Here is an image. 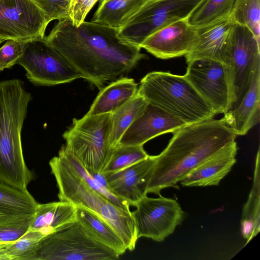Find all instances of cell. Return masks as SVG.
<instances>
[{"label": "cell", "mask_w": 260, "mask_h": 260, "mask_svg": "<svg viewBox=\"0 0 260 260\" xmlns=\"http://www.w3.org/2000/svg\"><path fill=\"white\" fill-rule=\"evenodd\" d=\"M118 29L91 21L75 26L68 16L58 20L46 42L83 78L100 90L122 77L147 56L121 40Z\"/></svg>", "instance_id": "1"}, {"label": "cell", "mask_w": 260, "mask_h": 260, "mask_svg": "<svg viewBox=\"0 0 260 260\" xmlns=\"http://www.w3.org/2000/svg\"><path fill=\"white\" fill-rule=\"evenodd\" d=\"M173 134L166 148L156 155L147 193L159 196L162 189L175 186L237 137L222 118L185 124Z\"/></svg>", "instance_id": "2"}, {"label": "cell", "mask_w": 260, "mask_h": 260, "mask_svg": "<svg viewBox=\"0 0 260 260\" xmlns=\"http://www.w3.org/2000/svg\"><path fill=\"white\" fill-rule=\"evenodd\" d=\"M31 100L22 81H0V181L23 190L27 189L32 179L21 143V131Z\"/></svg>", "instance_id": "3"}, {"label": "cell", "mask_w": 260, "mask_h": 260, "mask_svg": "<svg viewBox=\"0 0 260 260\" xmlns=\"http://www.w3.org/2000/svg\"><path fill=\"white\" fill-rule=\"evenodd\" d=\"M49 165L58 189L60 201L88 210L110 224L122 239L127 250L135 249L138 239L132 211L120 207L89 187L78 175L63 153Z\"/></svg>", "instance_id": "4"}, {"label": "cell", "mask_w": 260, "mask_h": 260, "mask_svg": "<svg viewBox=\"0 0 260 260\" xmlns=\"http://www.w3.org/2000/svg\"><path fill=\"white\" fill-rule=\"evenodd\" d=\"M137 94L186 124L210 120L216 115L184 75L149 73L141 80Z\"/></svg>", "instance_id": "5"}, {"label": "cell", "mask_w": 260, "mask_h": 260, "mask_svg": "<svg viewBox=\"0 0 260 260\" xmlns=\"http://www.w3.org/2000/svg\"><path fill=\"white\" fill-rule=\"evenodd\" d=\"M259 45L248 27L233 23L220 55L230 86L232 107L246 92L260 70Z\"/></svg>", "instance_id": "6"}, {"label": "cell", "mask_w": 260, "mask_h": 260, "mask_svg": "<svg viewBox=\"0 0 260 260\" xmlns=\"http://www.w3.org/2000/svg\"><path fill=\"white\" fill-rule=\"evenodd\" d=\"M110 113L74 118L62 135L66 148L91 174L102 173L111 148Z\"/></svg>", "instance_id": "7"}, {"label": "cell", "mask_w": 260, "mask_h": 260, "mask_svg": "<svg viewBox=\"0 0 260 260\" xmlns=\"http://www.w3.org/2000/svg\"><path fill=\"white\" fill-rule=\"evenodd\" d=\"M119 256L89 236L77 220L44 237L36 260H114Z\"/></svg>", "instance_id": "8"}, {"label": "cell", "mask_w": 260, "mask_h": 260, "mask_svg": "<svg viewBox=\"0 0 260 260\" xmlns=\"http://www.w3.org/2000/svg\"><path fill=\"white\" fill-rule=\"evenodd\" d=\"M204 0H146L118 29L123 41L140 47L157 30L175 21L188 18Z\"/></svg>", "instance_id": "9"}, {"label": "cell", "mask_w": 260, "mask_h": 260, "mask_svg": "<svg viewBox=\"0 0 260 260\" xmlns=\"http://www.w3.org/2000/svg\"><path fill=\"white\" fill-rule=\"evenodd\" d=\"M27 79L37 86H53L81 78L65 58L43 38L26 42L17 63Z\"/></svg>", "instance_id": "10"}, {"label": "cell", "mask_w": 260, "mask_h": 260, "mask_svg": "<svg viewBox=\"0 0 260 260\" xmlns=\"http://www.w3.org/2000/svg\"><path fill=\"white\" fill-rule=\"evenodd\" d=\"M132 212L137 237L150 238L161 242L172 234L183 220L184 212L174 199L159 195L152 198L147 196L139 201Z\"/></svg>", "instance_id": "11"}, {"label": "cell", "mask_w": 260, "mask_h": 260, "mask_svg": "<svg viewBox=\"0 0 260 260\" xmlns=\"http://www.w3.org/2000/svg\"><path fill=\"white\" fill-rule=\"evenodd\" d=\"M187 63L184 75L216 114L225 113L233 106L231 91L224 65L211 59Z\"/></svg>", "instance_id": "12"}, {"label": "cell", "mask_w": 260, "mask_h": 260, "mask_svg": "<svg viewBox=\"0 0 260 260\" xmlns=\"http://www.w3.org/2000/svg\"><path fill=\"white\" fill-rule=\"evenodd\" d=\"M48 24L32 0H0V38L4 41L43 38Z\"/></svg>", "instance_id": "13"}, {"label": "cell", "mask_w": 260, "mask_h": 260, "mask_svg": "<svg viewBox=\"0 0 260 260\" xmlns=\"http://www.w3.org/2000/svg\"><path fill=\"white\" fill-rule=\"evenodd\" d=\"M197 28L188 18L166 25L148 36L140 47L156 58L168 59L186 56L197 42Z\"/></svg>", "instance_id": "14"}, {"label": "cell", "mask_w": 260, "mask_h": 260, "mask_svg": "<svg viewBox=\"0 0 260 260\" xmlns=\"http://www.w3.org/2000/svg\"><path fill=\"white\" fill-rule=\"evenodd\" d=\"M156 158V155H149L119 171L102 173L110 191L129 206L135 207L148 193V185Z\"/></svg>", "instance_id": "15"}, {"label": "cell", "mask_w": 260, "mask_h": 260, "mask_svg": "<svg viewBox=\"0 0 260 260\" xmlns=\"http://www.w3.org/2000/svg\"><path fill=\"white\" fill-rule=\"evenodd\" d=\"M185 124L183 121L148 103L143 114L123 134L118 144L143 145L156 137L173 133Z\"/></svg>", "instance_id": "16"}, {"label": "cell", "mask_w": 260, "mask_h": 260, "mask_svg": "<svg viewBox=\"0 0 260 260\" xmlns=\"http://www.w3.org/2000/svg\"><path fill=\"white\" fill-rule=\"evenodd\" d=\"M238 147L235 141L203 161L180 182L183 186L218 185L236 163Z\"/></svg>", "instance_id": "17"}, {"label": "cell", "mask_w": 260, "mask_h": 260, "mask_svg": "<svg viewBox=\"0 0 260 260\" xmlns=\"http://www.w3.org/2000/svg\"><path fill=\"white\" fill-rule=\"evenodd\" d=\"M260 70L239 102L222 118L236 136L246 135L259 122Z\"/></svg>", "instance_id": "18"}, {"label": "cell", "mask_w": 260, "mask_h": 260, "mask_svg": "<svg viewBox=\"0 0 260 260\" xmlns=\"http://www.w3.org/2000/svg\"><path fill=\"white\" fill-rule=\"evenodd\" d=\"M234 22L230 16L197 28V39L192 50L185 56L186 63L198 59L221 62L223 46Z\"/></svg>", "instance_id": "19"}, {"label": "cell", "mask_w": 260, "mask_h": 260, "mask_svg": "<svg viewBox=\"0 0 260 260\" xmlns=\"http://www.w3.org/2000/svg\"><path fill=\"white\" fill-rule=\"evenodd\" d=\"M76 221L77 207L72 203L60 200L38 203L29 230L45 237Z\"/></svg>", "instance_id": "20"}, {"label": "cell", "mask_w": 260, "mask_h": 260, "mask_svg": "<svg viewBox=\"0 0 260 260\" xmlns=\"http://www.w3.org/2000/svg\"><path fill=\"white\" fill-rule=\"evenodd\" d=\"M135 80L122 77L101 89L88 112L90 115L111 113L137 94Z\"/></svg>", "instance_id": "21"}, {"label": "cell", "mask_w": 260, "mask_h": 260, "mask_svg": "<svg viewBox=\"0 0 260 260\" xmlns=\"http://www.w3.org/2000/svg\"><path fill=\"white\" fill-rule=\"evenodd\" d=\"M77 220L86 233L95 241L113 250L119 255L127 250L116 231L106 221L91 211L77 207Z\"/></svg>", "instance_id": "22"}, {"label": "cell", "mask_w": 260, "mask_h": 260, "mask_svg": "<svg viewBox=\"0 0 260 260\" xmlns=\"http://www.w3.org/2000/svg\"><path fill=\"white\" fill-rule=\"evenodd\" d=\"M146 0H102L91 22L119 29Z\"/></svg>", "instance_id": "23"}, {"label": "cell", "mask_w": 260, "mask_h": 260, "mask_svg": "<svg viewBox=\"0 0 260 260\" xmlns=\"http://www.w3.org/2000/svg\"><path fill=\"white\" fill-rule=\"evenodd\" d=\"M148 104L143 96L137 94L110 113L109 144L111 148L118 144L123 134L143 114Z\"/></svg>", "instance_id": "24"}, {"label": "cell", "mask_w": 260, "mask_h": 260, "mask_svg": "<svg viewBox=\"0 0 260 260\" xmlns=\"http://www.w3.org/2000/svg\"><path fill=\"white\" fill-rule=\"evenodd\" d=\"M259 149H258L253 184L246 203L244 204L241 219V233L246 240L245 245L260 230V170Z\"/></svg>", "instance_id": "25"}, {"label": "cell", "mask_w": 260, "mask_h": 260, "mask_svg": "<svg viewBox=\"0 0 260 260\" xmlns=\"http://www.w3.org/2000/svg\"><path fill=\"white\" fill-rule=\"evenodd\" d=\"M38 203L27 189L0 181V215L32 214Z\"/></svg>", "instance_id": "26"}, {"label": "cell", "mask_w": 260, "mask_h": 260, "mask_svg": "<svg viewBox=\"0 0 260 260\" xmlns=\"http://www.w3.org/2000/svg\"><path fill=\"white\" fill-rule=\"evenodd\" d=\"M235 0H204L188 18L189 23L199 28L230 16Z\"/></svg>", "instance_id": "27"}, {"label": "cell", "mask_w": 260, "mask_h": 260, "mask_svg": "<svg viewBox=\"0 0 260 260\" xmlns=\"http://www.w3.org/2000/svg\"><path fill=\"white\" fill-rule=\"evenodd\" d=\"M149 156L143 145H117L111 148L101 173L114 172L143 160Z\"/></svg>", "instance_id": "28"}, {"label": "cell", "mask_w": 260, "mask_h": 260, "mask_svg": "<svg viewBox=\"0 0 260 260\" xmlns=\"http://www.w3.org/2000/svg\"><path fill=\"white\" fill-rule=\"evenodd\" d=\"M230 17L248 27L260 42V0H235Z\"/></svg>", "instance_id": "29"}, {"label": "cell", "mask_w": 260, "mask_h": 260, "mask_svg": "<svg viewBox=\"0 0 260 260\" xmlns=\"http://www.w3.org/2000/svg\"><path fill=\"white\" fill-rule=\"evenodd\" d=\"M59 150L61 151L78 175L89 187L117 206L126 209H129V206L127 203L116 197L90 175L65 145L62 146Z\"/></svg>", "instance_id": "30"}, {"label": "cell", "mask_w": 260, "mask_h": 260, "mask_svg": "<svg viewBox=\"0 0 260 260\" xmlns=\"http://www.w3.org/2000/svg\"><path fill=\"white\" fill-rule=\"evenodd\" d=\"M32 214L0 216V241L14 242L29 230Z\"/></svg>", "instance_id": "31"}, {"label": "cell", "mask_w": 260, "mask_h": 260, "mask_svg": "<svg viewBox=\"0 0 260 260\" xmlns=\"http://www.w3.org/2000/svg\"><path fill=\"white\" fill-rule=\"evenodd\" d=\"M43 238L40 233L29 230L7 247L10 260H36L37 249Z\"/></svg>", "instance_id": "32"}, {"label": "cell", "mask_w": 260, "mask_h": 260, "mask_svg": "<svg viewBox=\"0 0 260 260\" xmlns=\"http://www.w3.org/2000/svg\"><path fill=\"white\" fill-rule=\"evenodd\" d=\"M43 12L49 23L64 19L69 15L74 0H32Z\"/></svg>", "instance_id": "33"}, {"label": "cell", "mask_w": 260, "mask_h": 260, "mask_svg": "<svg viewBox=\"0 0 260 260\" xmlns=\"http://www.w3.org/2000/svg\"><path fill=\"white\" fill-rule=\"evenodd\" d=\"M26 41L8 40L0 47V72L10 69L17 63L22 53Z\"/></svg>", "instance_id": "34"}, {"label": "cell", "mask_w": 260, "mask_h": 260, "mask_svg": "<svg viewBox=\"0 0 260 260\" xmlns=\"http://www.w3.org/2000/svg\"><path fill=\"white\" fill-rule=\"evenodd\" d=\"M98 0H74L69 17L73 25L79 26L83 23L91 9Z\"/></svg>", "instance_id": "35"}, {"label": "cell", "mask_w": 260, "mask_h": 260, "mask_svg": "<svg viewBox=\"0 0 260 260\" xmlns=\"http://www.w3.org/2000/svg\"><path fill=\"white\" fill-rule=\"evenodd\" d=\"M13 242H5L0 241V260H10L6 251L7 247Z\"/></svg>", "instance_id": "36"}, {"label": "cell", "mask_w": 260, "mask_h": 260, "mask_svg": "<svg viewBox=\"0 0 260 260\" xmlns=\"http://www.w3.org/2000/svg\"><path fill=\"white\" fill-rule=\"evenodd\" d=\"M3 42H4V41H3L2 39H1V38H0V44H1Z\"/></svg>", "instance_id": "37"}, {"label": "cell", "mask_w": 260, "mask_h": 260, "mask_svg": "<svg viewBox=\"0 0 260 260\" xmlns=\"http://www.w3.org/2000/svg\"><path fill=\"white\" fill-rule=\"evenodd\" d=\"M0 216H1V215H0Z\"/></svg>", "instance_id": "38"}]
</instances>
